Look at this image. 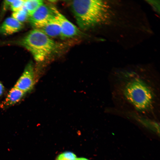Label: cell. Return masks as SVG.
<instances>
[{
    "instance_id": "2",
    "label": "cell",
    "mask_w": 160,
    "mask_h": 160,
    "mask_svg": "<svg viewBox=\"0 0 160 160\" xmlns=\"http://www.w3.org/2000/svg\"><path fill=\"white\" fill-rule=\"evenodd\" d=\"M127 100L139 111H146L152 106L154 98L153 92L142 79L135 78L125 85L124 90Z\"/></svg>"
},
{
    "instance_id": "13",
    "label": "cell",
    "mask_w": 160,
    "mask_h": 160,
    "mask_svg": "<svg viewBox=\"0 0 160 160\" xmlns=\"http://www.w3.org/2000/svg\"><path fill=\"white\" fill-rule=\"evenodd\" d=\"M24 0H13L10 6L11 10L15 12L21 9L24 6Z\"/></svg>"
},
{
    "instance_id": "12",
    "label": "cell",
    "mask_w": 160,
    "mask_h": 160,
    "mask_svg": "<svg viewBox=\"0 0 160 160\" xmlns=\"http://www.w3.org/2000/svg\"><path fill=\"white\" fill-rule=\"evenodd\" d=\"M77 158L75 154L70 152H64L59 155L57 160H77Z\"/></svg>"
},
{
    "instance_id": "1",
    "label": "cell",
    "mask_w": 160,
    "mask_h": 160,
    "mask_svg": "<svg viewBox=\"0 0 160 160\" xmlns=\"http://www.w3.org/2000/svg\"><path fill=\"white\" fill-rule=\"evenodd\" d=\"M71 7L77 24L83 30L102 23L108 14L107 5L101 0H74Z\"/></svg>"
},
{
    "instance_id": "7",
    "label": "cell",
    "mask_w": 160,
    "mask_h": 160,
    "mask_svg": "<svg viewBox=\"0 0 160 160\" xmlns=\"http://www.w3.org/2000/svg\"><path fill=\"white\" fill-rule=\"evenodd\" d=\"M50 38L61 37L60 27L53 15L44 21L38 29Z\"/></svg>"
},
{
    "instance_id": "11",
    "label": "cell",
    "mask_w": 160,
    "mask_h": 160,
    "mask_svg": "<svg viewBox=\"0 0 160 160\" xmlns=\"http://www.w3.org/2000/svg\"><path fill=\"white\" fill-rule=\"evenodd\" d=\"M29 16L24 6L21 9L17 12H13L12 14V17L22 23L26 21L29 18Z\"/></svg>"
},
{
    "instance_id": "6",
    "label": "cell",
    "mask_w": 160,
    "mask_h": 160,
    "mask_svg": "<svg viewBox=\"0 0 160 160\" xmlns=\"http://www.w3.org/2000/svg\"><path fill=\"white\" fill-rule=\"evenodd\" d=\"M53 15L52 6L44 4L40 7L29 17L31 25L35 29H38L46 20Z\"/></svg>"
},
{
    "instance_id": "15",
    "label": "cell",
    "mask_w": 160,
    "mask_h": 160,
    "mask_svg": "<svg viewBox=\"0 0 160 160\" xmlns=\"http://www.w3.org/2000/svg\"><path fill=\"white\" fill-rule=\"evenodd\" d=\"M77 160H89L85 158H77Z\"/></svg>"
},
{
    "instance_id": "3",
    "label": "cell",
    "mask_w": 160,
    "mask_h": 160,
    "mask_svg": "<svg viewBox=\"0 0 160 160\" xmlns=\"http://www.w3.org/2000/svg\"><path fill=\"white\" fill-rule=\"evenodd\" d=\"M21 44L38 62L44 60L57 47L56 43L51 38L37 29L28 33L23 39Z\"/></svg>"
},
{
    "instance_id": "8",
    "label": "cell",
    "mask_w": 160,
    "mask_h": 160,
    "mask_svg": "<svg viewBox=\"0 0 160 160\" xmlns=\"http://www.w3.org/2000/svg\"><path fill=\"white\" fill-rule=\"evenodd\" d=\"M23 23L12 17L7 18L0 26V33L5 35L17 32L23 28Z\"/></svg>"
},
{
    "instance_id": "10",
    "label": "cell",
    "mask_w": 160,
    "mask_h": 160,
    "mask_svg": "<svg viewBox=\"0 0 160 160\" xmlns=\"http://www.w3.org/2000/svg\"><path fill=\"white\" fill-rule=\"evenodd\" d=\"M44 3L41 0H24V7L29 16H31Z\"/></svg>"
},
{
    "instance_id": "4",
    "label": "cell",
    "mask_w": 160,
    "mask_h": 160,
    "mask_svg": "<svg viewBox=\"0 0 160 160\" xmlns=\"http://www.w3.org/2000/svg\"><path fill=\"white\" fill-rule=\"evenodd\" d=\"M52 9L54 17L59 25L61 31V37L72 38L80 34L79 29L69 20L54 6Z\"/></svg>"
},
{
    "instance_id": "14",
    "label": "cell",
    "mask_w": 160,
    "mask_h": 160,
    "mask_svg": "<svg viewBox=\"0 0 160 160\" xmlns=\"http://www.w3.org/2000/svg\"><path fill=\"white\" fill-rule=\"evenodd\" d=\"M4 91V88L3 85L0 81V97L3 94Z\"/></svg>"
},
{
    "instance_id": "9",
    "label": "cell",
    "mask_w": 160,
    "mask_h": 160,
    "mask_svg": "<svg viewBox=\"0 0 160 160\" xmlns=\"http://www.w3.org/2000/svg\"><path fill=\"white\" fill-rule=\"evenodd\" d=\"M25 93L14 86L8 92L2 105L4 107H9L19 102Z\"/></svg>"
},
{
    "instance_id": "5",
    "label": "cell",
    "mask_w": 160,
    "mask_h": 160,
    "mask_svg": "<svg viewBox=\"0 0 160 160\" xmlns=\"http://www.w3.org/2000/svg\"><path fill=\"white\" fill-rule=\"evenodd\" d=\"M35 81L33 66L32 64L29 63L25 67L14 86L26 93L32 90Z\"/></svg>"
}]
</instances>
